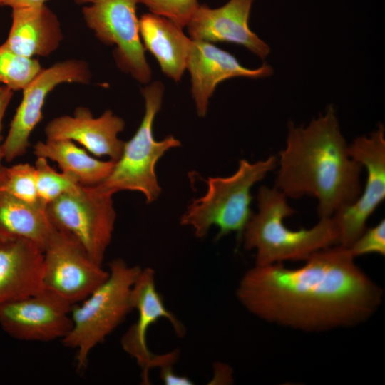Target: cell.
<instances>
[{"instance_id": "cell-22", "label": "cell", "mask_w": 385, "mask_h": 385, "mask_svg": "<svg viewBox=\"0 0 385 385\" xmlns=\"http://www.w3.org/2000/svg\"><path fill=\"white\" fill-rule=\"evenodd\" d=\"M42 68L34 58L19 55L4 43L0 46V83L13 91H23Z\"/></svg>"}, {"instance_id": "cell-23", "label": "cell", "mask_w": 385, "mask_h": 385, "mask_svg": "<svg viewBox=\"0 0 385 385\" xmlns=\"http://www.w3.org/2000/svg\"><path fill=\"white\" fill-rule=\"evenodd\" d=\"M0 192L44 207L38 197L35 167L28 163L0 167Z\"/></svg>"}, {"instance_id": "cell-16", "label": "cell", "mask_w": 385, "mask_h": 385, "mask_svg": "<svg viewBox=\"0 0 385 385\" xmlns=\"http://www.w3.org/2000/svg\"><path fill=\"white\" fill-rule=\"evenodd\" d=\"M186 68L190 73L192 96L200 117L206 115L209 100L220 82L236 77L261 78L273 73L268 64L257 68H247L231 53L212 43L192 39Z\"/></svg>"}, {"instance_id": "cell-6", "label": "cell", "mask_w": 385, "mask_h": 385, "mask_svg": "<svg viewBox=\"0 0 385 385\" xmlns=\"http://www.w3.org/2000/svg\"><path fill=\"white\" fill-rule=\"evenodd\" d=\"M164 86L154 81L142 90L145 113L133 136L124 143L122 154L115 162L109 175L98 186L115 194L122 190L141 192L148 204L156 200L161 192L155 165L170 149L180 146L179 140L168 135L160 141L155 139L153 123L160 109Z\"/></svg>"}, {"instance_id": "cell-18", "label": "cell", "mask_w": 385, "mask_h": 385, "mask_svg": "<svg viewBox=\"0 0 385 385\" xmlns=\"http://www.w3.org/2000/svg\"><path fill=\"white\" fill-rule=\"evenodd\" d=\"M11 26L4 43L16 53L27 57L48 56L61 44V23L46 4L12 9Z\"/></svg>"}, {"instance_id": "cell-14", "label": "cell", "mask_w": 385, "mask_h": 385, "mask_svg": "<svg viewBox=\"0 0 385 385\" xmlns=\"http://www.w3.org/2000/svg\"><path fill=\"white\" fill-rule=\"evenodd\" d=\"M254 0H229L219 8L199 4L186 26L190 38L195 41L227 42L242 46L264 59L270 47L249 27Z\"/></svg>"}, {"instance_id": "cell-29", "label": "cell", "mask_w": 385, "mask_h": 385, "mask_svg": "<svg viewBox=\"0 0 385 385\" xmlns=\"http://www.w3.org/2000/svg\"><path fill=\"white\" fill-rule=\"evenodd\" d=\"M47 0H0V6L11 9L38 6L46 4Z\"/></svg>"}, {"instance_id": "cell-26", "label": "cell", "mask_w": 385, "mask_h": 385, "mask_svg": "<svg viewBox=\"0 0 385 385\" xmlns=\"http://www.w3.org/2000/svg\"><path fill=\"white\" fill-rule=\"evenodd\" d=\"M348 249L354 257L371 253L384 256V220H381L376 225L366 229Z\"/></svg>"}, {"instance_id": "cell-20", "label": "cell", "mask_w": 385, "mask_h": 385, "mask_svg": "<svg viewBox=\"0 0 385 385\" xmlns=\"http://www.w3.org/2000/svg\"><path fill=\"white\" fill-rule=\"evenodd\" d=\"M36 157L56 162L61 172L73 177L80 185H98L112 171L115 161L91 156L85 149L69 140L38 141L33 146Z\"/></svg>"}, {"instance_id": "cell-15", "label": "cell", "mask_w": 385, "mask_h": 385, "mask_svg": "<svg viewBox=\"0 0 385 385\" xmlns=\"http://www.w3.org/2000/svg\"><path fill=\"white\" fill-rule=\"evenodd\" d=\"M125 126L124 120L111 110L93 117L88 108L81 106L76 108L73 115L51 120L44 132L47 140H72L96 157L106 156L115 162L123 152L125 142L118 134Z\"/></svg>"}, {"instance_id": "cell-5", "label": "cell", "mask_w": 385, "mask_h": 385, "mask_svg": "<svg viewBox=\"0 0 385 385\" xmlns=\"http://www.w3.org/2000/svg\"><path fill=\"white\" fill-rule=\"evenodd\" d=\"M277 164L275 156L255 163L241 159L232 175L209 177L205 194L188 207L180 224L191 227L198 238L205 237L213 225L219 229L217 239L232 232L240 237L252 215L251 189Z\"/></svg>"}, {"instance_id": "cell-25", "label": "cell", "mask_w": 385, "mask_h": 385, "mask_svg": "<svg viewBox=\"0 0 385 385\" xmlns=\"http://www.w3.org/2000/svg\"><path fill=\"white\" fill-rule=\"evenodd\" d=\"M150 13L170 19L180 26H186L199 5L197 0H138Z\"/></svg>"}, {"instance_id": "cell-8", "label": "cell", "mask_w": 385, "mask_h": 385, "mask_svg": "<svg viewBox=\"0 0 385 385\" xmlns=\"http://www.w3.org/2000/svg\"><path fill=\"white\" fill-rule=\"evenodd\" d=\"M82 8L87 26L106 45L115 46L117 66L141 83H148L151 70L140 40L136 9L138 0H73Z\"/></svg>"}, {"instance_id": "cell-4", "label": "cell", "mask_w": 385, "mask_h": 385, "mask_svg": "<svg viewBox=\"0 0 385 385\" xmlns=\"http://www.w3.org/2000/svg\"><path fill=\"white\" fill-rule=\"evenodd\" d=\"M108 277L81 304L71 309L72 327L61 340L76 351L78 371L88 365L92 349L123 322L133 310L132 292L142 268L118 258L108 265Z\"/></svg>"}, {"instance_id": "cell-11", "label": "cell", "mask_w": 385, "mask_h": 385, "mask_svg": "<svg viewBox=\"0 0 385 385\" xmlns=\"http://www.w3.org/2000/svg\"><path fill=\"white\" fill-rule=\"evenodd\" d=\"M91 72L87 62L68 59L42 70L23 90V97L2 143L4 160L11 162L25 154L29 137L43 118V107L48 93L61 83H88Z\"/></svg>"}, {"instance_id": "cell-19", "label": "cell", "mask_w": 385, "mask_h": 385, "mask_svg": "<svg viewBox=\"0 0 385 385\" xmlns=\"http://www.w3.org/2000/svg\"><path fill=\"white\" fill-rule=\"evenodd\" d=\"M139 30L144 48L154 56L163 73L179 81L186 69L192 39L178 24L153 13L140 17Z\"/></svg>"}, {"instance_id": "cell-3", "label": "cell", "mask_w": 385, "mask_h": 385, "mask_svg": "<svg viewBox=\"0 0 385 385\" xmlns=\"http://www.w3.org/2000/svg\"><path fill=\"white\" fill-rule=\"evenodd\" d=\"M258 212L247 222L242 236L246 250H255V265L306 260L313 253L338 245L339 232L333 218H320L309 229H289L284 219L295 210L277 188L262 186L257 195Z\"/></svg>"}, {"instance_id": "cell-27", "label": "cell", "mask_w": 385, "mask_h": 385, "mask_svg": "<svg viewBox=\"0 0 385 385\" xmlns=\"http://www.w3.org/2000/svg\"><path fill=\"white\" fill-rule=\"evenodd\" d=\"M173 365L160 367V377L167 385H191L193 382L185 376L178 375L173 372Z\"/></svg>"}, {"instance_id": "cell-1", "label": "cell", "mask_w": 385, "mask_h": 385, "mask_svg": "<svg viewBox=\"0 0 385 385\" xmlns=\"http://www.w3.org/2000/svg\"><path fill=\"white\" fill-rule=\"evenodd\" d=\"M337 245L313 253L297 268L255 265L245 272L236 297L265 322L307 332L359 325L381 306L383 290Z\"/></svg>"}, {"instance_id": "cell-28", "label": "cell", "mask_w": 385, "mask_h": 385, "mask_svg": "<svg viewBox=\"0 0 385 385\" xmlns=\"http://www.w3.org/2000/svg\"><path fill=\"white\" fill-rule=\"evenodd\" d=\"M12 97L13 91L11 89L6 86H0V167L2 165V160H4L2 143H1L2 120Z\"/></svg>"}, {"instance_id": "cell-17", "label": "cell", "mask_w": 385, "mask_h": 385, "mask_svg": "<svg viewBox=\"0 0 385 385\" xmlns=\"http://www.w3.org/2000/svg\"><path fill=\"white\" fill-rule=\"evenodd\" d=\"M43 250L26 239L0 240V304L43 289Z\"/></svg>"}, {"instance_id": "cell-13", "label": "cell", "mask_w": 385, "mask_h": 385, "mask_svg": "<svg viewBox=\"0 0 385 385\" xmlns=\"http://www.w3.org/2000/svg\"><path fill=\"white\" fill-rule=\"evenodd\" d=\"M72 307L54 293L43 289L26 298L0 304V326L19 340H62L72 327Z\"/></svg>"}, {"instance_id": "cell-12", "label": "cell", "mask_w": 385, "mask_h": 385, "mask_svg": "<svg viewBox=\"0 0 385 385\" xmlns=\"http://www.w3.org/2000/svg\"><path fill=\"white\" fill-rule=\"evenodd\" d=\"M132 298L133 309L138 312V319L123 334L120 344L123 350L141 368L143 382L148 384L150 369L173 365L178 359L176 351L160 355L150 351L147 345V332L150 327L160 319L165 318L170 322L179 337L185 335V328L165 307L156 289L155 272L152 268H142L133 285Z\"/></svg>"}, {"instance_id": "cell-24", "label": "cell", "mask_w": 385, "mask_h": 385, "mask_svg": "<svg viewBox=\"0 0 385 385\" xmlns=\"http://www.w3.org/2000/svg\"><path fill=\"white\" fill-rule=\"evenodd\" d=\"M34 167L38 197L45 208L61 195L72 192L81 185L71 175L57 172L45 158L36 157Z\"/></svg>"}, {"instance_id": "cell-9", "label": "cell", "mask_w": 385, "mask_h": 385, "mask_svg": "<svg viewBox=\"0 0 385 385\" xmlns=\"http://www.w3.org/2000/svg\"><path fill=\"white\" fill-rule=\"evenodd\" d=\"M108 274L73 237L54 228L43 250V289L74 305L84 300Z\"/></svg>"}, {"instance_id": "cell-2", "label": "cell", "mask_w": 385, "mask_h": 385, "mask_svg": "<svg viewBox=\"0 0 385 385\" xmlns=\"http://www.w3.org/2000/svg\"><path fill=\"white\" fill-rule=\"evenodd\" d=\"M279 155L275 188L292 198L315 197L319 218L332 217L361 192L362 166L350 155L332 106L306 127L289 123Z\"/></svg>"}, {"instance_id": "cell-10", "label": "cell", "mask_w": 385, "mask_h": 385, "mask_svg": "<svg viewBox=\"0 0 385 385\" xmlns=\"http://www.w3.org/2000/svg\"><path fill=\"white\" fill-rule=\"evenodd\" d=\"M351 158L367 171L366 185L351 205L333 218L339 232L338 245L349 247L366 230L367 220L385 197V135L380 125L369 136L356 138L348 145Z\"/></svg>"}, {"instance_id": "cell-7", "label": "cell", "mask_w": 385, "mask_h": 385, "mask_svg": "<svg viewBox=\"0 0 385 385\" xmlns=\"http://www.w3.org/2000/svg\"><path fill=\"white\" fill-rule=\"evenodd\" d=\"M113 195L98 185H81L46 208L53 227L73 237L100 265L112 240L116 219Z\"/></svg>"}, {"instance_id": "cell-21", "label": "cell", "mask_w": 385, "mask_h": 385, "mask_svg": "<svg viewBox=\"0 0 385 385\" xmlns=\"http://www.w3.org/2000/svg\"><path fill=\"white\" fill-rule=\"evenodd\" d=\"M54 227L46 208L0 192V240L26 239L43 250Z\"/></svg>"}]
</instances>
